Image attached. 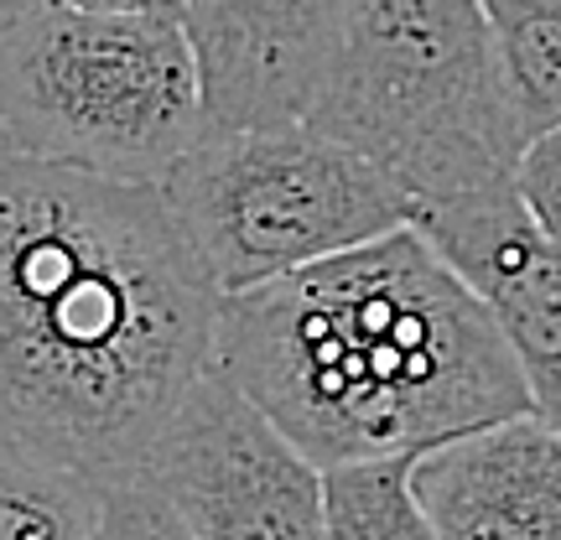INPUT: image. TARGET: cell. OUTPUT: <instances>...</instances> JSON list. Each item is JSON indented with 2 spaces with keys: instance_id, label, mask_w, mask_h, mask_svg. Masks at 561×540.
<instances>
[{
  "instance_id": "2e32d148",
  "label": "cell",
  "mask_w": 561,
  "mask_h": 540,
  "mask_svg": "<svg viewBox=\"0 0 561 540\" xmlns=\"http://www.w3.org/2000/svg\"><path fill=\"white\" fill-rule=\"evenodd\" d=\"M530 390H536V416L551 421L561 432V359H551L546 369L530 375Z\"/></svg>"
},
{
  "instance_id": "9c48e42d",
  "label": "cell",
  "mask_w": 561,
  "mask_h": 540,
  "mask_svg": "<svg viewBox=\"0 0 561 540\" xmlns=\"http://www.w3.org/2000/svg\"><path fill=\"white\" fill-rule=\"evenodd\" d=\"M416 494L442 540H561V432L520 416L432 447Z\"/></svg>"
},
{
  "instance_id": "5b68a950",
  "label": "cell",
  "mask_w": 561,
  "mask_h": 540,
  "mask_svg": "<svg viewBox=\"0 0 561 540\" xmlns=\"http://www.w3.org/2000/svg\"><path fill=\"white\" fill-rule=\"evenodd\" d=\"M161 198L219 297L271 286L416 223L401 182L312 125L208 130L161 177Z\"/></svg>"
},
{
  "instance_id": "8fae6325",
  "label": "cell",
  "mask_w": 561,
  "mask_h": 540,
  "mask_svg": "<svg viewBox=\"0 0 561 540\" xmlns=\"http://www.w3.org/2000/svg\"><path fill=\"white\" fill-rule=\"evenodd\" d=\"M421 458L322 468V540H442L416 494Z\"/></svg>"
},
{
  "instance_id": "277c9868",
  "label": "cell",
  "mask_w": 561,
  "mask_h": 540,
  "mask_svg": "<svg viewBox=\"0 0 561 540\" xmlns=\"http://www.w3.org/2000/svg\"><path fill=\"white\" fill-rule=\"evenodd\" d=\"M5 157L161 182L214 120L182 21L26 0L5 16Z\"/></svg>"
},
{
  "instance_id": "7c38bea8",
  "label": "cell",
  "mask_w": 561,
  "mask_h": 540,
  "mask_svg": "<svg viewBox=\"0 0 561 540\" xmlns=\"http://www.w3.org/2000/svg\"><path fill=\"white\" fill-rule=\"evenodd\" d=\"M520 100L525 130H561V0H479Z\"/></svg>"
},
{
  "instance_id": "7a4b0ae2",
  "label": "cell",
  "mask_w": 561,
  "mask_h": 540,
  "mask_svg": "<svg viewBox=\"0 0 561 540\" xmlns=\"http://www.w3.org/2000/svg\"><path fill=\"white\" fill-rule=\"evenodd\" d=\"M214 364L318 468L536 416L515 343L421 229L224 297Z\"/></svg>"
},
{
  "instance_id": "4fadbf2b",
  "label": "cell",
  "mask_w": 561,
  "mask_h": 540,
  "mask_svg": "<svg viewBox=\"0 0 561 540\" xmlns=\"http://www.w3.org/2000/svg\"><path fill=\"white\" fill-rule=\"evenodd\" d=\"M104 540H198L187 525L167 509L161 494L146 483H115L104 489Z\"/></svg>"
},
{
  "instance_id": "52a82bcc",
  "label": "cell",
  "mask_w": 561,
  "mask_h": 540,
  "mask_svg": "<svg viewBox=\"0 0 561 540\" xmlns=\"http://www.w3.org/2000/svg\"><path fill=\"white\" fill-rule=\"evenodd\" d=\"M354 0H187L214 130L307 125Z\"/></svg>"
},
{
  "instance_id": "8992f818",
  "label": "cell",
  "mask_w": 561,
  "mask_h": 540,
  "mask_svg": "<svg viewBox=\"0 0 561 540\" xmlns=\"http://www.w3.org/2000/svg\"><path fill=\"white\" fill-rule=\"evenodd\" d=\"M136 483L198 540H322V468L219 364L161 426Z\"/></svg>"
},
{
  "instance_id": "ba28073f",
  "label": "cell",
  "mask_w": 561,
  "mask_h": 540,
  "mask_svg": "<svg viewBox=\"0 0 561 540\" xmlns=\"http://www.w3.org/2000/svg\"><path fill=\"white\" fill-rule=\"evenodd\" d=\"M411 229L479 291L525 375L561 359V244L536 223L520 182L416 208Z\"/></svg>"
},
{
  "instance_id": "30bf717a",
  "label": "cell",
  "mask_w": 561,
  "mask_h": 540,
  "mask_svg": "<svg viewBox=\"0 0 561 540\" xmlns=\"http://www.w3.org/2000/svg\"><path fill=\"white\" fill-rule=\"evenodd\" d=\"M0 540H104V483L0 432Z\"/></svg>"
},
{
  "instance_id": "9a60e30c",
  "label": "cell",
  "mask_w": 561,
  "mask_h": 540,
  "mask_svg": "<svg viewBox=\"0 0 561 540\" xmlns=\"http://www.w3.org/2000/svg\"><path fill=\"white\" fill-rule=\"evenodd\" d=\"M79 11H104V16H157V21H187V0H58Z\"/></svg>"
},
{
  "instance_id": "5bb4252c",
  "label": "cell",
  "mask_w": 561,
  "mask_h": 540,
  "mask_svg": "<svg viewBox=\"0 0 561 540\" xmlns=\"http://www.w3.org/2000/svg\"><path fill=\"white\" fill-rule=\"evenodd\" d=\"M515 182H520V198L530 203L536 223L561 244V130H546L541 140H530Z\"/></svg>"
},
{
  "instance_id": "3957f363",
  "label": "cell",
  "mask_w": 561,
  "mask_h": 540,
  "mask_svg": "<svg viewBox=\"0 0 561 540\" xmlns=\"http://www.w3.org/2000/svg\"><path fill=\"white\" fill-rule=\"evenodd\" d=\"M307 125L390 172L416 208L504 187L530 151L479 0H354Z\"/></svg>"
},
{
  "instance_id": "6da1fadb",
  "label": "cell",
  "mask_w": 561,
  "mask_h": 540,
  "mask_svg": "<svg viewBox=\"0 0 561 540\" xmlns=\"http://www.w3.org/2000/svg\"><path fill=\"white\" fill-rule=\"evenodd\" d=\"M224 297L161 182L0 166V432L115 489L214 369Z\"/></svg>"
}]
</instances>
